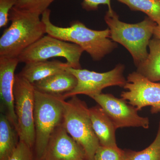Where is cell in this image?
<instances>
[{"mask_svg":"<svg viewBox=\"0 0 160 160\" xmlns=\"http://www.w3.org/2000/svg\"><path fill=\"white\" fill-rule=\"evenodd\" d=\"M51 11L48 9L42 14L46 33L59 39L76 44L90 55L93 61H100L117 47V43L110 39L109 28L103 30L89 29L78 21L70 23L68 27H58L50 20Z\"/></svg>","mask_w":160,"mask_h":160,"instance_id":"6da1fadb","label":"cell"},{"mask_svg":"<svg viewBox=\"0 0 160 160\" xmlns=\"http://www.w3.org/2000/svg\"><path fill=\"white\" fill-rule=\"evenodd\" d=\"M40 15L14 6L9 12L11 24L0 38V57L18 58L46 33Z\"/></svg>","mask_w":160,"mask_h":160,"instance_id":"7a4b0ae2","label":"cell"},{"mask_svg":"<svg viewBox=\"0 0 160 160\" xmlns=\"http://www.w3.org/2000/svg\"><path fill=\"white\" fill-rule=\"evenodd\" d=\"M104 19L110 30V38L129 52L136 66L144 62L149 54L147 48L157 23L148 17L136 24L124 22L113 9L108 10Z\"/></svg>","mask_w":160,"mask_h":160,"instance_id":"3957f363","label":"cell"},{"mask_svg":"<svg viewBox=\"0 0 160 160\" xmlns=\"http://www.w3.org/2000/svg\"><path fill=\"white\" fill-rule=\"evenodd\" d=\"M65 100L63 95L47 94L35 91L34 160H42L52 133L62 124Z\"/></svg>","mask_w":160,"mask_h":160,"instance_id":"277c9868","label":"cell"},{"mask_svg":"<svg viewBox=\"0 0 160 160\" xmlns=\"http://www.w3.org/2000/svg\"><path fill=\"white\" fill-rule=\"evenodd\" d=\"M63 125L68 133L82 147L86 160H94L99 141L92 128L89 108L77 96L63 102Z\"/></svg>","mask_w":160,"mask_h":160,"instance_id":"5b68a950","label":"cell"},{"mask_svg":"<svg viewBox=\"0 0 160 160\" xmlns=\"http://www.w3.org/2000/svg\"><path fill=\"white\" fill-rule=\"evenodd\" d=\"M76 44L62 41L49 35H44L26 48L18 57L19 62L46 61L50 58H64L73 69H82L80 59L84 52Z\"/></svg>","mask_w":160,"mask_h":160,"instance_id":"8992f818","label":"cell"},{"mask_svg":"<svg viewBox=\"0 0 160 160\" xmlns=\"http://www.w3.org/2000/svg\"><path fill=\"white\" fill-rule=\"evenodd\" d=\"M35 91L32 84L19 73L15 75L13 95L18 132L20 141L26 143L32 150L35 142L33 119Z\"/></svg>","mask_w":160,"mask_h":160,"instance_id":"52a82bcc","label":"cell"},{"mask_svg":"<svg viewBox=\"0 0 160 160\" xmlns=\"http://www.w3.org/2000/svg\"><path fill=\"white\" fill-rule=\"evenodd\" d=\"M125 69V66L122 64H118L114 69L105 72L69 67L67 70L76 78L77 84L72 91L63 95V97L66 100L78 95L84 94L92 98L102 93L106 87H124L127 82L124 75Z\"/></svg>","mask_w":160,"mask_h":160,"instance_id":"ba28073f","label":"cell"},{"mask_svg":"<svg viewBox=\"0 0 160 160\" xmlns=\"http://www.w3.org/2000/svg\"><path fill=\"white\" fill-rule=\"evenodd\" d=\"M126 81L122 98L138 111L150 106L152 114L160 112V83L152 82L137 71L129 74Z\"/></svg>","mask_w":160,"mask_h":160,"instance_id":"9c48e42d","label":"cell"},{"mask_svg":"<svg viewBox=\"0 0 160 160\" xmlns=\"http://www.w3.org/2000/svg\"><path fill=\"white\" fill-rule=\"evenodd\" d=\"M92 98L102 107L117 129L130 127L149 129V118L140 116L136 108L126 100L116 98L111 94L103 93Z\"/></svg>","mask_w":160,"mask_h":160,"instance_id":"30bf717a","label":"cell"},{"mask_svg":"<svg viewBox=\"0 0 160 160\" xmlns=\"http://www.w3.org/2000/svg\"><path fill=\"white\" fill-rule=\"evenodd\" d=\"M42 160H86V156L82 147L62 124L50 136Z\"/></svg>","mask_w":160,"mask_h":160,"instance_id":"8fae6325","label":"cell"},{"mask_svg":"<svg viewBox=\"0 0 160 160\" xmlns=\"http://www.w3.org/2000/svg\"><path fill=\"white\" fill-rule=\"evenodd\" d=\"M18 58L0 57V98L3 113L7 116L10 122L18 131V121L15 112L13 95L15 71Z\"/></svg>","mask_w":160,"mask_h":160,"instance_id":"7c38bea8","label":"cell"},{"mask_svg":"<svg viewBox=\"0 0 160 160\" xmlns=\"http://www.w3.org/2000/svg\"><path fill=\"white\" fill-rule=\"evenodd\" d=\"M92 128L99 141L101 146L117 147L116 130V128L112 120L101 106L89 108Z\"/></svg>","mask_w":160,"mask_h":160,"instance_id":"4fadbf2b","label":"cell"},{"mask_svg":"<svg viewBox=\"0 0 160 160\" xmlns=\"http://www.w3.org/2000/svg\"><path fill=\"white\" fill-rule=\"evenodd\" d=\"M77 84L76 78L66 70L32 84L36 90L47 94L64 95L72 91Z\"/></svg>","mask_w":160,"mask_h":160,"instance_id":"5bb4252c","label":"cell"},{"mask_svg":"<svg viewBox=\"0 0 160 160\" xmlns=\"http://www.w3.org/2000/svg\"><path fill=\"white\" fill-rule=\"evenodd\" d=\"M71 66L67 62L57 60L39 61L26 64L19 74L33 84L43 79L66 70Z\"/></svg>","mask_w":160,"mask_h":160,"instance_id":"9a60e30c","label":"cell"},{"mask_svg":"<svg viewBox=\"0 0 160 160\" xmlns=\"http://www.w3.org/2000/svg\"><path fill=\"white\" fill-rule=\"evenodd\" d=\"M19 137L7 116H0V160H9L17 147Z\"/></svg>","mask_w":160,"mask_h":160,"instance_id":"2e32d148","label":"cell"},{"mask_svg":"<svg viewBox=\"0 0 160 160\" xmlns=\"http://www.w3.org/2000/svg\"><path fill=\"white\" fill-rule=\"evenodd\" d=\"M147 58L137 67V72L152 82H160V39L155 37L149 41Z\"/></svg>","mask_w":160,"mask_h":160,"instance_id":"e0dca14e","label":"cell"},{"mask_svg":"<svg viewBox=\"0 0 160 160\" xmlns=\"http://www.w3.org/2000/svg\"><path fill=\"white\" fill-rule=\"evenodd\" d=\"M132 11H141L157 24L160 22V0H117Z\"/></svg>","mask_w":160,"mask_h":160,"instance_id":"ac0fdd59","label":"cell"},{"mask_svg":"<svg viewBox=\"0 0 160 160\" xmlns=\"http://www.w3.org/2000/svg\"><path fill=\"white\" fill-rule=\"evenodd\" d=\"M126 160H160V119L156 137L150 146L140 151H125Z\"/></svg>","mask_w":160,"mask_h":160,"instance_id":"d6986e66","label":"cell"},{"mask_svg":"<svg viewBox=\"0 0 160 160\" xmlns=\"http://www.w3.org/2000/svg\"><path fill=\"white\" fill-rule=\"evenodd\" d=\"M55 0H18L15 7L42 15Z\"/></svg>","mask_w":160,"mask_h":160,"instance_id":"ffe728a7","label":"cell"},{"mask_svg":"<svg viewBox=\"0 0 160 160\" xmlns=\"http://www.w3.org/2000/svg\"><path fill=\"white\" fill-rule=\"evenodd\" d=\"M94 160H126L125 151L118 147L100 145L96 152Z\"/></svg>","mask_w":160,"mask_h":160,"instance_id":"44dd1931","label":"cell"},{"mask_svg":"<svg viewBox=\"0 0 160 160\" xmlns=\"http://www.w3.org/2000/svg\"><path fill=\"white\" fill-rule=\"evenodd\" d=\"M9 160H34L33 150L26 143L19 141Z\"/></svg>","mask_w":160,"mask_h":160,"instance_id":"7402d4cb","label":"cell"},{"mask_svg":"<svg viewBox=\"0 0 160 160\" xmlns=\"http://www.w3.org/2000/svg\"><path fill=\"white\" fill-rule=\"evenodd\" d=\"M18 0H0V27H5L9 21V12L13 8Z\"/></svg>","mask_w":160,"mask_h":160,"instance_id":"603a6c76","label":"cell"},{"mask_svg":"<svg viewBox=\"0 0 160 160\" xmlns=\"http://www.w3.org/2000/svg\"><path fill=\"white\" fill-rule=\"evenodd\" d=\"M111 0H83L82 3L83 9L87 11H95L97 10L100 5H106L108 7V10H112Z\"/></svg>","mask_w":160,"mask_h":160,"instance_id":"cb8c5ba5","label":"cell"},{"mask_svg":"<svg viewBox=\"0 0 160 160\" xmlns=\"http://www.w3.org/2000/svg\"><path fill=\"white\" fill-rule=\"evenodd\" d=\"M153 35L155 37L160 39V22L157 24L155 28Z\"/></svg>","mask_w":160,"mask_h":160,"instance_id":"d4e9b609","label":"cell"}]
</instances>
